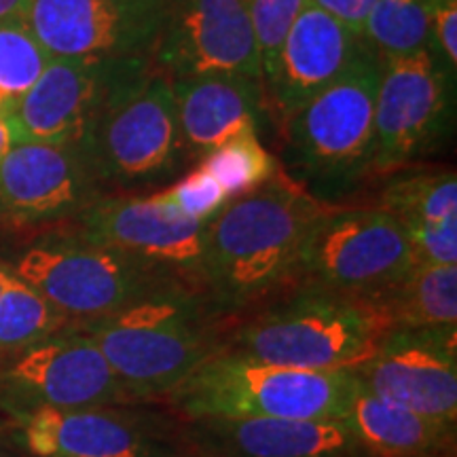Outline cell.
I'll use <instances>...</instances> for the list:
<instances>
[{
    "label": "cell",
    "mask_w": 457,
    "mask_h": 457,
    "mask_svg": "<svg viewBox=\"0 0 457 457\" xmlns=\"http://www.w3.org/2000/svg\"><path fill=\"white\" fill-rule=\"evenodd\" d=\"M313 7L322 9L324 13L335 17L339 24L350 28L353 34L362 37L364 26L373 11L377 0H310Z\"/></svg>",
    "instance_id": "obj_32"
},
{
    "label": "cell",
    "mask_w": 457,
    "mask_h": 457,
    "mask_svg": "<svg viewBox=\"0 0 457 457\" xmlns=\"http://www.w3.org/2000/svg\"><path fill=\"white\" fill-rule=\"evenodd\" d=\"M128 62L131 60H51L37 83L3 117L13 140L79 145Z\"/></svg>",
    "instance_id": "obj_16"
},
{
    "label": "cell",
    "mask_w": 457,
    "mask_h": 457,
    "mask_svg": "<svg viewBox=\"0 0 457 457\" xmlns=\"http://www.w3.org/2000/svg\"><path fill=\"white\" fill-rule=\"evenodd\" d=\"M434 49L453 79L457 68V0H432Z\"/></svg>",
    "instance_id": "obj_31"
},
{
    "label": "cell",
    "mask_w": 457,
    "mask_h": 457,
    "mask_svg": "<svg viewBox=\"0 0 457 457\" xmlns=\"http://www.w3.org/2000/svg\"><path fill=\"white\" fill-rule=\"evenodd\" d=\"M151 197L165 208L174 210L182 219L195 222L212 220L228 202L225 188L202 165L188 171L185 179L176 180L171 187L153 193Z\"/></svg>",
    "instance_id": "obj_28"
},
{
    "label": "cell",
    "mask_w": 457,
    "mask_h": 457,
    "mask_svg": "<svg viewBox=\"0 0 457 457\" xmlns=\"http://www.w3.org/2000/svg\"><path fill=\"white\" fill-rule=\"evenodd\" d=\"M390 330L370 301L290 286L250 310L219 350L276 367L352 370L364 362Z\"/></svg>",
    "instance_id": "obj_2"
},
{
    "label": "cell",
    "mask_w": 457,
    "mask_h": 457,
    "mask_svg": "<svg viewBox=\"0 0 457 457\" xmlns=\"http://www.w3.org/2000/svg\"><path fill=\"white\" fill-rule=\"evenodd\" d=\"M104 195L77 145L15 142L0 159V222L72 220Z\"/></svg>",
    "instance_id": "obj_15"
},
{
    "label": "cell",
    "mask_w": 457,
    "mask_h": 457,
    "mask_svg": "<svg viewBox=\"0 0 457 457\" xmlns=\"http://www.w3.org/2000/svg\"><path fill=\"white\" fill-rule=\"evenodd\" d=\"M187 163L253 134L262 112L261 81L227 74L171 81Z\"/></svg>",
    "instance_id": "obj_20"
},
{
    "label": "cell",
    "mask_w": 457,
    "mask_h": 457,
    "mask_svg": "<svg viewBox=\"0 0 457 457\" xmlns=\"http://www.w3.org/2000/svg\"><path fill=\"white\" fill-rule=\"evenodd\" d=\"M205 457H370L341 420H193Z\"/></svg>",
    "instance_id": "obj_19"
},
{
    "label": "cell",
    "mask_w": 457,
    "mask_h": 457,
    "mask_svg": "<svg viewBox=\"0 0 457 457\" xmlns=\"http://www.w3.org/2000/svg\"><path fill=\"white\" fill-rule=\"evenodd\" d=\"M77 146L102 188L151 187L180 171L187 159L171 79L151 57L123 64Z\"/></svg>",
    "instance_id": "obj_4"
},
{
    "label": "cell",
    "mask_w": 457,
    "mask_h": 457,
    "mask_svg": "<svg viewBox=\"0 0 457 457\" xmlns=\"http://www.w3.org/2000/svg\"><path fill=\"white\" fill-rule=\"evenodd\" d=\"M352 370L276 367L214 352L171 390L168 403L193 420H341Z\"/></svg>",
    "instance_id": "obj_5"
},
{
    "label": "cell",
    "mask_w": 457,
    "mask_h": 457,
    "mask_svg": "<svg viewBox=\"0 0 457 457\" xmlns=\"http://www.w3.org/2000/svg\"><path fill=\"white\" fill-rule=\"evenodd\" d=\"M370 303L390 328L457 327V265L417 262L407 278Z\"/></svg>",
    "instance_id": "obj_22"
},
{
    "label": "cell",
    "mask_w": 457,
    "mask_h": 457,
    "mask_svg": "<svg viewBox=\"0 0 457 457\" xmlns=\"http://www.w3.org/2000/svg\"><path fill=\"white\" fill-rule=\"evenodd\" d=\"M170 0H30L24 20L51 60H145Z\"/></svg>",
    "instance_id": "obj_9"
},
{
    "label": "cell",
    "mask_w": 457,
    "mask_h": 457,
    "mask_svg": "<svg viewBox=\"0 0 457 457\" xmlns=\"http://www.w3.org/2000/svg\"><path fill=\"white\" fill-rule=\"evenodd\" d=\"M7 267L77 327L112 316L159 290L185 288L165 273L89 242L72 228L30 244Z\"/></svg>",
    "instance_id": "obj_6"
},
{
    "label": "cell",
    "mask_w": 457,
    "mask_h": 457,
    "mask_svg": "<svg viewBox=\"0 0 457 457\" xmlns=\"http://www.w3.org/2000/svg\"><path fill=\"white\" fill-rule=\"evenodd\" d=\"M328 205L282 170L228 199L205 225L202 279L210 307L237 316L290 288L307 233Z\"/></svg>",
    "instance_id": "obj_1"
},
{
    "label": "cell",
    "mask_w": 457,
    "mask_h": 457,
    "mask_svg": "<svg viewBox=\"0 0 457 457\" xmlns=\"http://www.w3.org/2000/svg\"><path fill=\"white\" fill-rule=\"evenodd\" d=\"M381 57L367 43L352 66L279 128L295 170L324 182L369 174Z\"/></svg>",
    "instance_id": "obj_8"
},
{
    "label": "cell",
    "mask_w": 457,
    "mask_h": 457,
    "mask_svg": "<svg viewBox=\"0 0 457 457\" xmlns=\"http://www.w3.org/2000/svg\"><path fill=\"white\" fill-rule=\"evenodd\" d=\"M0 392L20 411L131 403L98 345L74 324L9 356L0 369Z\"/></svg>",
    "instance_id": "obj_12"
},
{
    "label": "cell",
    "mask_w": 457,
    "mask_h": 457,
    "mask_svg": "<svg viewBox=\"0 0 457 457\" xmlns=\"http://www.w3.org/2000/svg\"><path fill=\"white\" fill-rule=\"evenodd\" d=\"M13 145H15V140H13V134H11L7 121H4V119H0V159L7 155V151Z\"/></svg>",
    "instance_id": "obj_34"
},
{
    "label": "cell",
    "mask_w": 457,
    "mask_h": 457,
    "mask_svg": "<svg viewBox=\"0 0 457 457\" xmlns=\"http://www.w3.org/2000/svg\"><path fill=\"white\" fill-rule=\"evenodd\" d=\"M413 245L417 262L428 265H457V219L438 225L404 228Z\"/></svg>",
    "instance_id": "obj_30"
},
{
    "label": "cell",
    "mask_w": 457,
    "mask_h": 457,
    "mask_svg": "<svg viewBox=\"0 0 457 457\" xmlns=\"http://www.w3.org/2000/svg\"><path fill=\"white\" fill-rule=\"evenodd\" d=\"M449 72L434 49L381 57L369 174H396L430 151L447 125Z\"/></svg>",
    "instance_id": "obj_10"
},
{
    "label": "cell",
    "mask_w": 457,
    "mask_h": 457,
    "mask_svg": "<svg viewBox=\"0 0 457 457\" xmlns=\"http://www.w3.org/2000/svg\"><path fill=\"white\" fill-rule=\"evenodd\" d=\"M362 38L379 57L434 49L432 0H377Z\"/></svg>",
    "instance_id": "obj_25"
},
{
    "label": "cell",
    "mask_w": 457,
    "mask_h": 457,
    "mask_svg": "<svg viewBox=\"0 0 457 457\" xmlns=\"http://www.w3.org/2000/svg\"><path fill=\"white\" fill-rule=\"evenodd\" d=\"M310 0H250L256 49H259L261 79L271 71L284 38Z\"/></svg>",
    "instance_id": "obj_29"
},
{
    "label": "cell",
    "mask_w": 457,
    "mask_h": 457,
    "mask_svg": "<svg viewBox=\"0 0 457 457\" xmlns=\"http://www.w3.org/2000/svg\"><path fill=\"white\" fill-rule=\"evenodd\" d=\"M341 421L370 457H453L455 424L375 396L356 379Z\"/></svg>",
    "instance_id": "obj_21"
},
{
    "label": "cell",
    "mask_w": 457,
    "mask_h": 457,
    "mask_svg": "<svg viewBox=\"0 0 457 457\" xmlns=\"http://www.w3.org/2000/svg\"><path fill=\"white\" fill-rule=\"evenodd\" d=\"M202 168L219 180L228 199L262 187L279 170L276 157L261 145L256 131L214 148L202 159Z\"/></svg>",
    "instance_id": "obj_26"
},
{
    "label": "cell",
    "mask_w": 457,
    "mask_h": 457,
    "mask_svg": "<svg viewBox=\"0 0 457 457\" xmlns=\"http://www.w3.org/2000/svg\"><path fill=\"white\" fill-rule=\"evenodd\" d=\"M153 64L171 81L208 74L261 81L250 0H170Z\"/></svg>",
    "instance_id": "obj_13"
},
{
    "label": "cell",
    "mask_w": 457,
    "mask_h": 457,
    "mask_svg": "<svg viewBox=\"0 0 457 457\" xmlns=\"http://www.w3.org/2000/svg\"><path fill=\"white\" fill-rule=\"evenodd\" d=\"M379 208L403 227L438 225L457 219V176L453 170L396 176L379 197Z\"/></svg>",
    "instance_id": "obj_23"
},
{
    "label": "cell",
    "mask_w": 457,
    "mask_h": 457,
    "mask_svg": "<svg viewBox=\"0 0 457 457\" xmlns=\"http://www.w3.org/2000/svg\"><path fill=\"white\" fill-rule=\"evenodd\" d=\"M74 220L72 231L106 245L204 296L205 225L182 219L151 195H102Z\"/></svg>",
    "instance_id": "obj_11"
},
{
    "label": "cell",
    "mask_w": 457,
    "mask_h": 457,
    "mask_svg": "<svg viewBox=\"0 0 457 457\" xmlns=\"http://www.w3.org/2000/svg\"><path fill=\"white\" fill-rule=\"evenodd\" d=\"M30 0H0V21L9 17H24Z\"/></svg>",
    "instance_id": "obj_33"
},
{
    "label": "cell",
    "mask_w": 457,
    "mask_h": 457,
    "mask_svg": "<svg viewBox=\"0 0 457 457\" xmlns=\"http://www.w3.org/2000/svg\"><path fill=\"white\" fill-rule=\"evenodd\" d=\"M71 327L68 318L32 286L7 271L0 293V353L15 356L34 343Z\"/></svg>",
    "instance_id": "obj_24"
},
{
    "label": "cell",
    "mask_w": 457,
    "mask_h": 457,
    "mask_svg": "<svg viewBox=\"0 0 457 457\" xmlns=\"http://www.w3.org/2000/svg\"><path fill=\"white\" fill-rule=\"evenodd\" d=\"M7 271H9L7 262L0 261V293H3V286H4V278H7Z\"/></svg>",
    "instance_id": "obj_36"
},
{
    "label": "cell",
    "mask_w": 457,
    "mask_h": 457,
    "mask_svg": "<svg viewBox=\"0 0 457 457\" xmlns=\"http://www.w3.org/2000/svg\"><path fill=\"white\" fill-rule=\"evenodd\" d=\"M0 457H11L9 453H4V451H0Z\"/></svg>",
    "instance_id": "obj_37"
},
{
    "label": "cell",
    "mask_w": 457,
    "mask_h": 457,
    "mask_svg": "<svg viewBox=\"0 0 457 457\" xmlns=\"http://www.w3.org/2000/svg\"><path fill=\"white\" fill-rule=\"evenodd\" d=\"M214 313L202 295L165 288L79 328L98 345L119 384L136 403L168 396L219 350Z\"/></svg>",
    "instance_id": "obj_3"
},
{
    "label": "cell",
    "mask_w": 457,
    "mask_h": 457,
    "mask_svg": "<svg viewBox=\"0 0 457 457\" xmlns=\"http://www.w3.org/2000/svg\"><path fill=\"white\" fill-rule=\"evenodd\" d=\"M352 373L387 403L457 424V327L390 328Z\"/></svg>",
    "instance_id": "obj_14"
},
{
    "label": "cell",
    "mask_w": 457,
    "mask_h": 457,
    "mask_svg": "<svg viewBox=\"0 0 457 457\" xmlns=\"http://www.w3.org/2000/svg\"><path fill=\"white\" fill-rule=\"evenodd\" d=\"M51 62L24 17L0 21V91L11 102L37 83Z\"/></svg>",
    "instance_id": "obj_27"
},
{
    "label": "cell",
    "mask_w": 457,
    "mask_h": 457,
    "mask_svg": "<svg viewBox=\"0 0 457 457\" xmlns=\"http://www.w3.org/2000/svg\"><path fill=\"white\" fill-rule=\"evenodd\" d=\"M13 104V102H11L7 96L3 94V91H0V119L4 117V114H7V111H9V106Z\"/></svg>",
    "instance_id": "obj_35"
},
{
    "label": "cell",
    "mask_w": 457,
    "mask_h": 457,
    "mask_svg": "<svg viewBox=\"0 0 457 457\" xmlns=\"http://www.w3.org/2000/svg\"><path fill=\"white\" fill-rule=\"evenodd\" d=\"M415 265L407 231L387 210L328 205L307 233L293 286L370 301Z\"/></svg>",
    "instance_id": "obj_7"
},
{
    "label": "cell",
    "mask_w": 457,
    "mask_h": 457,
    "mask_svg": "<svg viewBox=\"0 0 457 457\" xmlns=\"http://www.w3.org/2000/svg\"><path fill=\"white\" fill-rule=\"evenodd\" d=\"M364 38L307 3L284 38L271 71L261 79V104L278 129L290 114L339 79Z\"/></svg>",
    "instance_id": "obj_17"
},
{
    "label": "cell",
    "mask_w": 457,
    "mask_h": 457,
    "mask_svg": "<svg viewBox=\"0 0 457 457\" xmlns=\"http://www.w3.org/2000/svg\"><path fill=\"white\" fill-rule=\"evenodd\" d=\"M15 438L34 457H165L145 417L112 407L17 411Z\"/></svg>",
    "instance_id": "obj_18"
}]
</instances>
